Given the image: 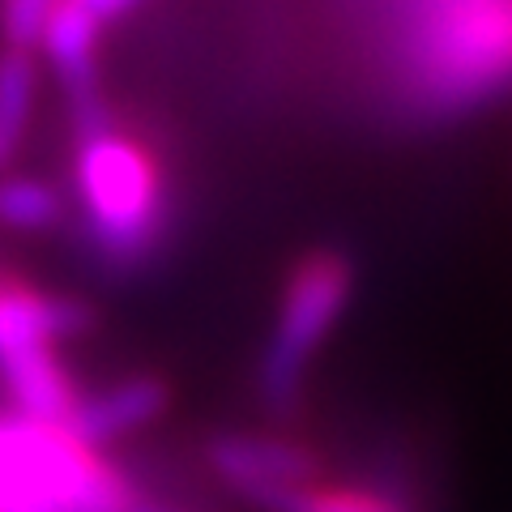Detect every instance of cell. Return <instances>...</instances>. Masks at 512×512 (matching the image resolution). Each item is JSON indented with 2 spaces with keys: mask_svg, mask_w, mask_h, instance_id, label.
Wrapping results in <instances>:
<instances>
[{
  "mask_svg": "<svg viewBox=\"0 0 512 512\" xmlns=\"http://www.w3.org/2000/svg\"><path fill=\"white\" fill-rule=\"evenodd\" d=\"M133 512H180V508H171V504H154V500H146V495H141V500L133 504Z\"/></svg>",
  "mask_w": 512,
  "mask_h": 512,
  "instance_id": "obj_14",
  "label": "cell"
},
{
  "mask_svg": "<svg viewBox=\"0 0 512 512\" xmlns=\"http://www.w3.org/2000/svg\"><path fill=\"white\" fill-rule=\"evenodd\" d=\"M355 299V261L338 248H312L286 269L278 316L256 359V393L274 414H291L316 355Z\"/></svg>",
  "mask_w": 512,
  "mask_h": 512,
  "instance_id": "obj_4",
  "label": "cell"
},
{
  "mask_svg": "<svg viewBox=\"0 0 512 512\" xmlns=\"http://www.w3.org/2000/svg\"><path fill=\"white\" fill-rule=\"evenodd\" d=\"M52 0H0V35L13 52H35Z\"/></svg>",
  "mask_w": 512,
  "mask_h": 512,
  "instance_id": "obj_12",
  "label": "cell"
},
{
  "mask_svg": "<svg viewBox=\"0 0 512 512\" xmlns=\"http://www.w3.org/2000/svg\"><path fill=\"white\" fill-rule=\"evenodd\" d=\"M167 406H171V384L158 372H133L111 380L99 393H82L64 427L90 448H107L141 427H150L154 419H163Z\"/></svg>",
  "mask_w": 512,
  "mask_h": 512,
  "instance_id": "obj_7",
  "label": "cell"
},
{
  "mask_svg": "<svg viewBox=\"0 0 512 512\" xmlns=\"http://www.w3.org/2000/svg\"><path fill=\"white\" fill-rule=\"evenodd\" d=\"M90 325L94 312L82 299L52 295L18 274H0V363L30 350H56L60 342L82 338Z\"/></svg>",
  "mask_w": 512,
  "mask_h": 512,
  "instance_id": "obj_6",
  "label": "cell"
},
{
  "mask_svg": "<svg viewBox=\"0 0 512 512\" xmlns=\"http://www.w3.org/2000/svg\"><path fill=\"white\" fill-rule=\"evenodd\" d=\"M30 103H35V52L0 47V163H9V154L26 137Z\"/></svg>",
  "mask_w": 512,
  "mask_h": 512,
  "instance_id": "obj_9",
  "label": "cell"
},
{
  "mask_svg": "<svg viewBox=\"0 0 512 512\" xmlns=\"http://www.w3.org/2000/svg\"><path fill=\"white\" fill-rule=\"evenodd\" d=\"M99 30L103 22L82 5V0H52L47 5V22L39 47L52 60V69L60 77V86L69 90L73 111H86L99 103L94 94V64H99Z\"/></svg>",
  "mask_w": 512,
  "mask_h": 512,
  "instance_id": "obj_8",
  "label": "cell"
},
{
  "mask_svg": "<svg viewBox=\"0 0 512 512\" xmlns=\"http://www.w3.org/2000/svg\"><path fill=\"white\" fill-rule=\"evenodd\" d=\"M406 94L431 120H457L512 90V0H414Z\"/></svg>",
  "mask_w": 512,
  "mask_h": 512,
  "instance_id": "obj_2",
  "label": "cell"
},
{
  "mask_svg": "<svg viewBox=\"0 0 512 512\" xmlns=\"http://www.w3.org/2000/svg\"><path fill=\"white\" fill-rule=\"evenodd\" d=\"M64 218L60 192L35 175H5L0 180V222L13 231H47Z\"/></svg>",
  "mask_w": 512,
  "mask_h": 512,
  "instance_id": "obj_11",
  "label": "cell"
},
{
  "mask_svg": "<svg viewBox=\"0 0 512 512\" xmlns=\"http://www.w3.org/2000/svg\"><path fill=\"white\" fill-rule=\"evenodd\" d=\"M82 5H86L99 22H107V18H120V13H128V9L137 5V0H82Z\"/></svg>",
  "mask_w": 512,
  "mask_h": 512,
  "instance_id": "obj_13",
  "label": "cell"
},
{
  "mask_svg": "<svg viewBox=\"0 0 512 512\" xmlns=\"http://www.w3.org/2000/svg\"><path fill=\"white\" fill-rule=\"evenodd\" d=\"M73 188L90 252L107 269H141L171 227V184L158 154L94 103L77 111Z\"/></svg>",
  "mask_w": 512,
  "mask_h": 512,
  "instance_id": "obj_1",
  "label": "cell"
},
{
  "mask_svg": "<svg viewBox=\"0 0 512 512\" xmlns=\"http://www.w3.org/2000/svg\"><path fill=\"white\" fill-rule=\"evenodd\" d=\"M205 461L222 487L265 512H286L291 500L325 478V457L308 440L282 431H218L205 444Z\"/></svg>",
  "mask_w": 512,
  "mask_h": 512,
  "instance_id": "obj_5",
  "label": "cell"
},
{
  "mask_svg": "<svg viewBox=\"0 0 512 512\" xmlns=\"http://www.w3.org/2000/svg\"><path fill=\"white\" fill-rule=\"evenodd\" d=\"M286 512H414V504L402 491L380 483H329V478H320L299 500H291Z\"/></svg>",
  "mask_w": 512,
  "mask_h": 512,
  "instance_id": "obj_10",
  "label": "cell"
},
{
  "mask_svg": "<svg viewBox=\"0 0 512 512\" xmlns=\"http://www.w3.org/2000/svg\"><path fill=\"white\" fill-rule=\"evenodd\" d=\"M141 491L64 423L0 414V512H133Z\"/></svg>",
  "mask_w": 512,
  "mask_h": 512,
  "instance_id": "obj_3",
  "label": "cell"
}]
</instances>
